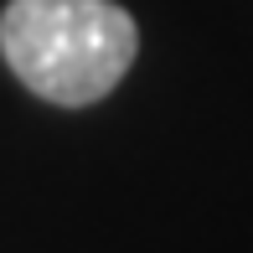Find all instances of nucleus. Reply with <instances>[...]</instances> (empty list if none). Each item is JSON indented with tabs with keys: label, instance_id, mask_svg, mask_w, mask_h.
Segmentation results:
<instances>
[{
	"label": "nucleus",
	"instance_id": "obj_1",
	"mask_svg": "<svg viewBox=\"0 0 253 253\" xmlns=\"http://www.w3.org/2000/svg\"><path fill=\"white\" fill-rule=\"evenodd\" d=\"M140 26L114 0H10L0 10V57L37 98L88 109L124 83Z\"/></svg>",
	"mask_w": 253,
	"mask_h": 253
}]
</instances>
